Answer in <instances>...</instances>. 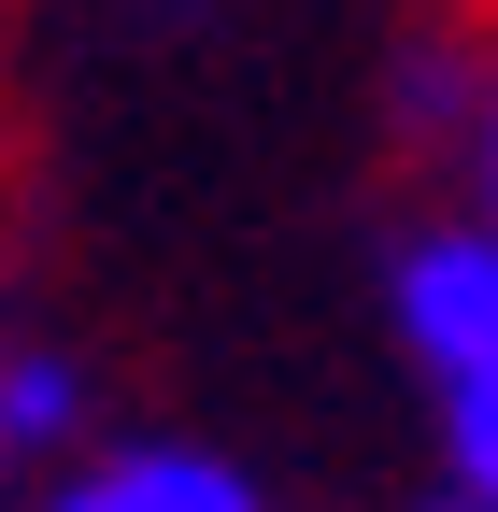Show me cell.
Returning <instances> with one entry per match:
<instances>
[{"instance_id": "6da1fadb", "label": "cell", "mask_w": 498, "mask_h": 512, "mask_svg": "<svg viewBox=\"0 0 498 512\" xmlns=\"http://www.w3.org/2000/svg\"><path fill=\"white\" fill-rule=\"evenodd\" d=\"M399 342L442 370V399L498 370V228H427L399 256Z\"/></svg>"}, {"instance_id": "7a4b0ae2", "label": "cell", "mask_w": 498, "mask_h": 512, "mask_svg": "<svg viewBox=\"0 0 498 512\" xmlns=\"http://www.w3.org/2000/svg\"><path fill=\"white\" fill-rule=\"evenodd\" d=\"M57 512H257V484H242L228 456H185V441H143V456L86 470Z\"/></svg>"}, {"instance_id": "3957f363", "label": "cell", "mask_w": 498, "mask_h": 512, "mask_svg": "<svg viewBox=\"0 0 498 512\" xmlns=\"http://www.w3.org/2000/svg\"><path fill=\"white\" fill-rule=\"evenodd\" d=\"M86 427V384L57 370V356H0V470L43 456V441H72Z\"/></svg>"}, {"instance_id": "277c9868", "label": "cell", "mask_w": 498, "mask_h": 512, "mask_svg": "<svg viewBox=\"0 0 498 512\" xmlns=\"http://www.w3.org/2000/svg\"><path fill=\"white\" fill-rule=\"evenodd\" d=\"M456 484L498 512V370H470V384H456Z\"/></svg>"}, {"instance_id": "5b68a950", "label": "cell", "mask_w": 498, "mask_h": 512, "mask_svg": "<svg viewBox=\"0 0 498 512\" xmlns=\"http://www.w3.org/2000/svg\"><path fill=\"white\" fill-rule=\"evenodd\" d=\"M484 185H498V100H484Z\"/></svg>"}, {"instance_id": "8992f818", "label": "cell", "mask_w": 498, "mask_h": 512, "mask_svg": "<svg viewBox=\"0 0 498 512\" xmlns=\"http://www.w3.org/2000/svg\"><path fill=\"white\" fill-rule=\"evenodd\" d=\"M442 512H484V498H470V484H456V498H442Z\"/></svg>"}]
</instances>
